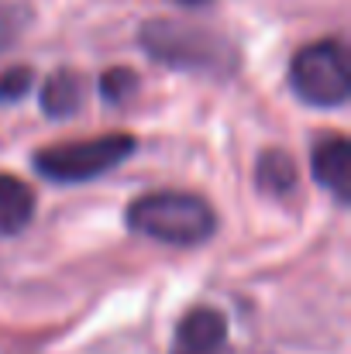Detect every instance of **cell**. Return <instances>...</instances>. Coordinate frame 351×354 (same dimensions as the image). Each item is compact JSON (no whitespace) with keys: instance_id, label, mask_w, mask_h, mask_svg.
<instances>
[{"instance_id":"6da1fadb","label":"cell","mask_w":351,"mask_h":354,"mask_svg":"<svg viewBox=\"0 0 351 354\" xmlns=\"http://www.w3.org/2000/svg\"><path fill=\"white\" fill-rule=\"evenodd\" d=\"M141 52L169 69L210 76V80H234L241 69V52L224 31L176 21V17H152L138 31Z\"/></svg>"},{"instance_id":"7a4b0ae2","label":"cell","mask_w":351,"mask_h":354,"mask_svg":"<svg viewBox=\"0 0 351 354\" xmlns=\"http://www.w3.org/2000/svg\"><path fill=\"white\" fill-rule=\"evenodd\" d=\"M127 231L169 248H200L217 234V210L186 189H155L124 210Z\"/></svg>"},{"instance_id":"3957f363","label":"cell","mask_w":351,"mask_h":354,"mask_svg":"<svg viewBox=\"0 0 351 354\" xmlns=\"http://www.w3.org/2000/svg\"><path fill=\"white\" fill-rule=\"evenodd\" d=\"M134 151H138V138L114 131V134H97V138H83V141H62V145L38 148L31 155V169L48 183L73 186V183H90V179L114 172Z\"/></svg>"},{"instance_id":"277c9868","label":"cell","mask_w":351,"mask_h":354,"mask_svg":"<svg viewBox=\"0 0 351 354\" xmlns=\"http://www.w3.org/2000/svg\"><path fill=\"white\" fill-rule=\"evenodd\" d=\"M289 90L307 104L321 111L345 107L351 97V69L348 48L338 38L310 41L289 59Z\"/></svg>"},{"instance_id":"5b68a950","label":"cell","mask_w":351,"mask_h":354,"mask_svg":"<svg viewBox=\"0 0 351 354\" xmlns=\"http://www.w3.org/2000/svg\"><path fill=\"white\" fill-rule=\"evenodd\" d=\"M310 172L314 183L324 186L341 207H348L351 200V141L341 131H327L317 134L314 148H310Z\"/></svg>"},{"instance_id":"8992f818","label":"cell","mask_w":351,"mask_h":354,"mask_svg":"<svg viewBox=\"0 0 351 354\" xmlns=\"http://www.w3.org/2000/svg\"><path fill=\"white\" fill-rule=\"evenodd\" d=\"M172 354H231L228 351V317L214 306H193L176 324Z\"/></svg>"},{"instance_id":"52a82bcc","label":"cell","mask_w":351,"mask_h":354,"mask_svg":"<svg viewBox=\"0 0 351 354\" xmlns=\"http://www.w3.org/2000/svg\"><path fill=\"white\" fill-rule=\"evenodd\" d=\"M38 104H42V114L52 120L76 118V111H83V104H87V80H83V73L66 69V66L55 69V73L42 83Z\"/></svg>"},{"instance_id":"ba28073f","label":"cell","mask_w":351,"mask_h":354,"mask_svg":"<svg viewBox=\"0 0 351 354\" xmlns=\"http://www.w3.org/2000/svg\"><path fill=\"white\" fill-rule=\"evenodd\" d=\"M255 189L272 200H286L300 189V169L296 158L286 148H265L255 162Z\"/></svg>"},{"instance_id":"9c48e42d","label":"cell","mask_w":351,"mask_h":354,"mask_svg":"<svg viewBox=\"0 0 351 354\" xmlns=\"http://www.w3.org/2000/svg\"><path fill=\"white\" fill-rule=\"evenodd\" d=\"M35 217V193L17 176L0 172V234H21Z\"/></svg>"},{"instance_id":"30bf717a","label":"cell","mask_w":351,"mask_h":354,"mask_svg":"<svg viewBox=\"0 0 351 354\" xmlns=\"http://www.w3.org/2000/svg\"><path fill=\"white\" fill-rule=\"evenodd\" d=\"M97 90H100V97H104L107 104L117 107V104L131 100V93L138 90V73L127 69V66H114V69H107V73L100 76Z\"/></svg>"},{"instance_id":"8fae6325","label":"cell","mask_w":351,"mask_h":354,"mask_svg":"<svg viewBox=\"0 0 351 354\" xmlns=\"http://www.w3.org/2000/svg\"><path fill=\"white\" fill-rule=\"evenodd\" d=\"M35 86V69L31 66H7L0 73V104L3 107H14L21 104Z\"/></svg>"},{"instance_id":"7c38bea8","label":"cell","mask_w":351,"mask_h":354,"mask_svg":"<svg viewBox=\"0 0 351 354\" xmlns=\"http://www.w3.org/2000/svg\"><path fill=\"white\" fill-rule=\"evenodd\" d=\"M28 24H31V10L24 3H0V52L10 48Z\"/></svg>"},{"instance_id":"4fadbf2b","label":"cell","mask_w":351,"mask_h":354,"mask_svg":"<svg viewBox=\"0 0 351 354\" xmlns=\"http://www.w3.org/2000/svg\"><path fill=\"white\" fill-rule=\"evenodd\" d=\"M169 3H179V7H207L210 0H169Z\"/></svg>"}]
</instances>
